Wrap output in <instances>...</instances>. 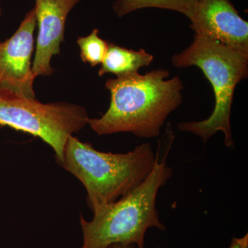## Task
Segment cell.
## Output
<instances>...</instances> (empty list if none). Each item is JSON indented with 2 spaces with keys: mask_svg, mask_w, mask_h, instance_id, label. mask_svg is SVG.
<instances>
[{
  "mask_svg": "<svg viewBox=\"0 0 248 248\" xmlns=\"http://www.w3.org/2000/svg\"><path fill=\"white\" fill-rule=\"evenodd\" d=\"M154 56L144 49L134 50L109 43L107 55L99 71V76L112 73L122 77L138 73L142 67L148 66L153 62Z\"/></svg>",
  "mask_w": 248,
  "mask_h": 248,
  "instance_id": "obj_9",
  "label": "cell"
},
{
  "mask_svg": "<svg viewBox=\"0 0 248 248\" xmlns=\"http://www.w3.org/2000/svg\"><path fill=\"white\" fill-rule=\"evenodd\" d=\"M228 248H248V234L242 237H233Z\"/></svg>",
  "mask_w": 248,
  "mask_h": 248,
  "instance_id": "obj_12",
  "label": "cell"
},
{
  "mask_svg": "<svg viewBox=\"0 0 248 248\" xmlns=\"http://www.w3.org/2000/svg\"><path fill=\"white\" fill-rule=\"evenodd\" d=\"M81 0H35L36 19L38 24L35 60L32 72L35 78L48 77L54 70L50 65L54 55H60V44L64 37L68 15Z\"/></svg>",
  "mask_w": 248,
  "mask_h": 248,
  "instance_id": "obj_8",
  "label": "cell"
},
{
  "mask_svg": "<svg viewBox=\"0 0 248 248\" xmlns=\"http://www.w3.org/2000/svg\"><path fill=\"white\" fill-rule=\"evenodd\" d=\"M155 162V153L148 143L120 154L98 151L71 136L60 164L84 185L89 208L94 213L136 188L149 175Z\"/></svg>",
  "mask_w": 248,
  "mask_h": 248,
  "instance_id": "obj_3",
  "label": "cell"
},
{
  "mask_svg": "<svg viewBox=\"0 0 248 248\" xmlns=\"http://www.w3.org/2000/svg\"><path fill=\"white\" fill-rule=\"evenodd\" d=\"M107 248H138L136 245L133 244H121V243H117V244H111L110 246H108ZM155 248H161L156 247Z\"/></svg>",
  "mask_w": 248,
  "mask_h": 248,
  "instance_id": "obj_13",
  "label": "cell"
},
{
  "mask_svg": "<svg viewBox=\"0 0 248 248\" xmlns=\"http://www.w3.org/2000/svg\"><path fill=\"white\" fill-rule=\"evenodd\" d=\"M190 21L197 35L248 55V22L231 0H199Z\"/></svg>",
  "mask_w": 248,
  "mask_h": 248,
  "instance_id": "obj_7",
  "label": "cell"
},
{
  "mask_svg": "<svg viewBox=\"0 0 248 248\" xmlns=\"http://www.w3.org/2000/svg\"><path fill=\"white\" fill-rule=\"evenodd\" d=\"M170 72L156 69L108 79L106 89L110 104L100 118L89 119L99 135L130 133L140 138H157L169 116L183 101L184 85L178 76L169 79Z\"/></svg>",
  "mask_w": 248,
  "mask_h": 248,
  "instance_id": "obj_1",
  "label": "cell"
},
{
  "mask_svg": "<svg viewBox=\"0 0 248 248\" xmlns=\"http://www.w3.org/2000/svg\"><path fill=\"white\" fill-rule=\"evenodd\" d=\"M172 63L177 68H200L213 86L215 106L213 113L200 122H181V131L193 133L204 143L218 131L224 134L228 148L234 146L232 136L231 115L235 89L248 78V55L234 50L205 36L195 34L190 46L174 54Z\"/></svg>",
  "mask_w": 248,
  "mask_h": 248,
  "instance_id": "obj_4",
  "label": "cell"
},
{
  "mask_svg": "<svg viewBox=\"0 0 248 248\" xmlns=\"http://www.w3.org/2000/svg\"><path fill=\"white\" fill-rule=\"evenodd\" d=\"M198 1L199 0H117L112 5V8L119 17L138 10L156 8L176 11L190 19Z\"/></svg>",
  "mask_w": 248,
  "mask_h": 248,
  "instance_id": "obj_10",
  "label": "cell"
},
{
  "mask_svg": "<svg viewBox=\"0 0 248 248\" xmlns=\"http://www.w3.org/2000/svg\"><path fill=\"white\" fill-rule=\"evenodd\" d=\"M174 140L172 126L169 123L148 177L127 195L93 213L91 221L80 216L83 234L81 248H107L117 243L133 244L138 248H145L148 229L166 231V226L159 219L156 201L159 189L172 175L167 159Z\"/></svg>",
  "mask_w": 248,
  "mask_h": 248,
  "instance_id": "obj_2",
  "label": "cell"
},
{
  "mask_svg": "<svg viewBox=\"0 0 248 248\" xmlns=\"http://www.w3.org/2000/svg\"><path fill=\"white\" fill-rule=\"evenodd\" d=\"M84 107L66 102L43 104L0 90V127L8 126L40 138L55 153L59 163L63 159L70 137L89 123Z\"/></svg>",
  "mask_w": 248,
  "mask_h": 248,
  "instance_id": "obj_5",
  "label": "cell"
},
{
  "mask_svg": "<svg viewBox=\"0 0 248 248\" xmlns=\"http://www.w3.org/2000/svg\"><path fill=\"white\" fill-rule=\"evenodd\" d=\"M0 2H1V0H0Z\"/></svg>",
  "mask_w": 248,
  "mask_h": 248,
  "instance_id": "obj_14",
  "label": "cell"
},
{
  "mask_svg": "<svg viewBox=\"0 0 248 248\" xmlns=\"http://www.w3.org/2000/svg\"><path fill=\"white\" fill-rule=\"evenodd\" d=\"M37 25L35 9L26 15L14 35L0 42V90L35 99L31 58Z\"/></svg>",
  "mask_w": 248,
  "mask_h": 248,
  "instance_id": "obj_6",
  "label": "cell"
},
{
  "mask_svg": "<svg viewBox=\"0 0 248 248\" xmlns=\"http://www.w3.org/2000/svg\"><path fill=\"white\" fill-rule=\"evenodd\" d=\"M98 34L99 30L94 29L89 35L79 37L77 41L81 50V60L93 67L100 64L104 61L108 45V42L100 38Z\"/></svg>",
  "mask_w": 248,
  "mask_h": 248,
  "instance_id": "obj_11",
  "label": "cell"
}]
</instances>
